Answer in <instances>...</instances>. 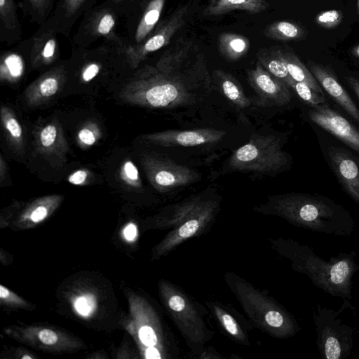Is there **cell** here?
<instances>
[{"instance_id":"cell-5","label":"cell","mask_w":359,"mask_h":359,"mask_svg":"<svg viewBox=\"0 0 359 359\" xmlns=\"http://www.w3.org/2000/svg\"><path fill=\"white\" fill-rule=\"evenodd\" d=\"M287 163V155L276 137L253 134L247 144L232 154L227 165L232 170L272 175Z\"/></svg>"},{"instance_id":"cell-26","label":"cell","mask_w":359,"mask_h":359,"mask_svg":"<svg viewBox=\"0 0 359 359\" xmlns=\"http://www.w3.org/2000/svg\"><path fill=\"white\" fill-rule=\"evenodd\" d=\"M290 88L293 89L296 93L305 102L311 106L325 103L324 95L318 93L304 82L293 81Z\"/></svg>"},{"instance_id":"cell-20","label":"cell","mask_w":359,"mask_h":359,"mask_svg":"<svg viewBox=\"0 0 359 359\" xmlns=\"http://www.w3.org/2000/svg\"><path fill=\"white\" fill-rule=\"evenodd\" d=\"M213 82L217 84L223 95L240 109L251 104L236 79L229 73L222 70H215L212 75Z\"/></svg>"},{"instance_id":"cell-32","label":"cell","mask_w":359,"mask_h":359,"mask_svg":"<svg viewBox=\"0 0 359 359\" xmlns=\"http://www.w3.org/2000/svg\"><path fill=\"white\" fill-rule=\"evenodd\" d=\"M200 222L197 219H191L186 222L178 230L179 236L186 238L194 235L198 230Z\"/></svg>"},{"instance_id":"cell-27","label":"cell","mask_w":359,"mask_h":359,"mask_svg":"<svg viewBox=\"0 0 359 359\" xmlns=\"http://www.w3.org/2000/svg\"><path fill=\"white\" fill-rule=\"evenodd\" d=\"M343 13L338 10H329L320 13L315 18L316 23L325 29H333L342 21Z\"/></svg>"},{"instance_id":"cell-19","label":"cell","mask_w":359,"mask_h":359,"mask_svg":"<svg viewBox=\"0 0 359 359\" xmlns=\"http://www.w3.org/2000/svg\"><path fill=\"white\" fill-rule=\"evenodd\" d=\"M32 38L26 39L5 51L1 55V72L2 76L19 78L25 69V55L31 52Z\"/></svg>"},{"instance_id":"cell-6","label":"cell","mask_w":359,"mask_h":359,"mask_svg":"<svg viewBox=\"0 0 359 359\" xmlns=\"http://www.w3.org/2000/svg\"><path fill=\"white\" fill-rule=\"evenodd\" d=\"M316 344L324 359H346L353 346V328L339 318V311L318 306L313 313Z\"/></svg>"},{"instance_id":"cell-36","label":"cell","mask_w":359,"mask_h":359,"mask_svg":"<svg viewBox=\"0 0 359 359\" xmlns=\"http://www.w3.org/2000/svg\"><path fill=\"white\" fill-rule=\"evenodd\" d=\"M48 215V210L43 205L34 208L29 215V219L34 223H39L43 221Z\"/></svg>"},{"instance_id":"cell-14","label":"cell","mask_w":359,"mask_h":359,"mask_svg":"<svg viewBox=\"0 0 359 359\" xmlns=\"http://www.w3.org/2000/svg\"><path fill=\"white\" fill-rule=\"evenodd\" d=\"M311 72L322 88L356 122L359 123V109L334 75L325 67L309 62Z\"/></svg>"},{"instance_id":"cell-18","label":"cell","mask_w":359,"mask_h":359,"mask_svg":"<svg viewBox=\"0 0 359 359\" xmlns=\"http://www.w3.org/2000/svg\"><path fill=\"white\" fill-rule=\"evenodd\" d=\"M266 0H211L203 11L204 16H218L234 10L256 14L269 8Z\"/></svg>"},{"instance_id":"cell-45","label":"cell","mask_w":359,"mask_h":359,"mask_svg":"<svg viewBox=\"0 0 359 359\" xmlns=\"http://www.w3.org/2000/svg\"><path fill=\"white\" fill-rule=\"evenodd\" d=\"M146 358H161V355L159 351L154 348L153 346H150L146 350Z\"/></svg>"},{"instance_id":"cell-7","label":"cell","mask_w":359,"mask_h":359,"mask_svg":"<svg viewBox=\"0 0 359 359\" xmlns=\"http://www.w3.org/2000/svg\"><path fill=\"white\" fill-rule=\"evenodd\" d=\"M188 13L187 6L181 7L157 25L153 32L140 44H126V53L133 66L144 60L149 54L170 44L174 34L184 25Z\"/></svg>"},{"instance_id":"cell-44","label":"cell","mask_w":359,"mask_h":359,"mask_svg":"<svg viewBox=\"0 0 359 359\" xmlns=\"http://www.w3.org/2000/svg\"><path fill=\"white\" fill-rule=\"evenodd\" d=\"M347 83L352 88V90L357 95L359 98V81L354 77L348 76L346 78Z\"/></svg>"},{"instance_id":"cell-11","label":"cell","mask_w":359,"mask_h":359,"mask_svg":"<svg viewBox=\"0 0 359 359\" xmlns=\"http://www.w3.org/2000/svg\"><path fill=\"white\" fill-rule=\"evenodd\" d=\"M58 30L49 18L31 36L30 59L36 66L47 65L55 60L59 55Z\"/></svg>"},{"instance_id":"cell-42","label":"cell","mask_w":359,"mask_h":359,"mask_svg":"<svg viewBox=\"0 0 359 359\" xmlns=\"http://www.w3.org/2000/svg\"><path fill=\"white\" fill-rule=\"evenodd\" d=\"M87 173L84 170H78L69 177V182L74 184H81L85 182Z\"/></svg>"},{"instance_id":"cell-38","label":"cell","mask_w":359,"mask_h":359,"mask_svg":"<svg viewBox=\"0 0 359 359\" xmlns=\"http://www.w3.org/2000/svg\"><path fill=\"white\" fill-rule=\"evenodd\" d=\"M6 127L11 135L15 137H20L22 135V128L18 121L15 118H10L7 121Z\"/></svg>"},{"instance_id":"cell-8","label":"cell","mask_w":359,"mask_h":359,"mask_svg":"<svg viewBox=\"0 0 359 359\" xmlns=\"http://www.w3.org/2000/svg\"><path fill=\"white\" fill-rule=\"evenodd\" d=\"M248 78L262 104L283 106L290 102V88L268 72L259 62H257L255 68L248 70Z\"/></svg>"},{"instance_id":"cell-22","label":"cell","mask_w":359,"mask_h":359,"mask_svg":"<svg viewBox=\"0 0 359 359\" xmlns=\"http://www.w3.org/2000/svg\"><path fill=\"white\" fill-rule=\"evenodd\" d=\"M218 48L223 57L229 61H236L247 54L250 41L244 36L224 32L219 36Z\"/></svg>"},{"instance_id":"cell-46","label":"cell","mask_w":359,"mask_h":359,"mask_svg":"<svg viewBox=\"0 0 359 359\" xmlns=\"http://www.w3.org/2000/svg\"><path fill=\"white\" fill-rule=\"evenodd\" d=\"M102 1H111L116 4H124L128 5H132V2H134L137 0H98Z\"/></svg>"},{"instance_id":"cell-34","label":"cell","mask_w":359,"mask_h":359,"mask_svg":"<svg viewBox=\"0 0 359 359\" xmlns=\"http://www.w3.org/2000/svg\"><path fill=\"white\" fill-rule=\"evenodd\" d=\"M57 135L56 128L54 126H48L43 128L41 133V142L44 147H49L53 144Z\"/></svg>"},{"instance_id":"cell-28","label":"cell","mask_w":359,"mask_h":359,"mask_svg":"<svg viewBox=\"0 0 359 359\" xmlns=\"http://www.w3.org/2000/svg\"><path fill=\"white\" fill-rule=\"evenodd\" d=\"M76 311L83 316L92 313L95 308V300L92 294H87L78 297L74 302Z\"/></svg>"},{"instance_id":"cell-1","label":"cell","mask_w":359,"mask_h":359,"mask_svg":"<svg viewBox=\"0 0 359 359\" xmlns=\"http://www.w3.org/2000/svg\"><path fill=\"white\" fill-rule=\"evenodd\" d=\"M144 76L147 103L155 108L184 109L199 105L212 93L213 80L203 51L193 40L180 37L162 53Z\"/></svg>"},{"instance_id":"cell-9","label":"cell","mask_w":359,"mask_h":359,"mask_svg":"<svg viewBox=\"0 0 359 359\" xmlns=\"http://www.w3.org/2000/svg\"><path fill=\"white\" fill-rule=\"evenodd\" d=\"M309 116L311 121L359 152V131L338 112L321 104L312 106Z\"/></svg>"},{"instance_id":"cell-41","label":"cell","mask_w":359,"mask_h":359,"mask_svg":"<svg viewBox=\"0 0 359 359\" xmlns=\"http://www.w3.org/2000/svg\"><path fill=\"white\" fill-rule=\"evenodd\" d=\"M124 171L129 179L132 180H137L138 179V170L131 161H128L125 163Z\"/></svg>"},{"instance_id":"cell-2","label":"cell","mask_w":359,"mask_h":359,"mask_svg":"<svg viewBox=\"0 0 359 359\" xmlns=\"http://www.w3.org/2000/svg\"><path fill=\"white\" fill-rule=\"evenodd\" d=\"M278 203L282 213L299 226L340 236H351L354 231L350 215L325 198L290 194L281 196Z\"/></svg>"},{"instance_id":"cell-29","label":"cell","mask_w":359,"mask_h":359,"mask_svg":"<svg viewBox=\"0 0 359 359\" xmlns=\"http://www.w3.org/2000/svg\"><path fill=\"white\" fill-rule=\"evenodd\" d=\"M36 336L38 339L46 346L56 345L59 341V335L53 330L42 328L37 331Z\"/></svg>"},{"instance_id":"cell-39","label":"cell","mask_w":359,"mask_h":359,"mask_svg":"<svg viewBox=\"0 0 359 359\" xmlns=\"http://www.w3.org/2000/svg\"><path fill=\"white\" fill-rule=\"evenodd\" d=\"M170 307L175 311H182L185 307V302L180 296L174 295L169 299Z\"/></svg>"},{"instance_id":"cell-12","label":"cell","mask_w":359,"mask_h":359,"mask_svg":"<svg viewBox=\"0 0 359 359\" xmlns=\"http://www.w3.org/2000/svg\"><path fill=\"white\" fill-rule=\"evenodd\" d=\"M332 168L346 191L359 203V165L346 151L335 148L329 149Z\"/></svg>"},{"instance_id":"cell-16","label":"cell","mask_w":359,"mask_h":359,"mask_svg":"<svg viewBox=\"0 0 359 359\" xmlns=\"http://www.w3.org/2000/svg\"><path fill=\"white\" fill-rule=\"evenodd\" d=\"M98 0H57L50 18L60 35L69 37L72 28Z\"/></svg>"},{"instance_id":"cell-35","label":"cell","mask_w":359,"mask_h":359,"mask_svg":"<svg viewBox=\"0 0 359 359\" xmlns=\"http://www.w3.org/2000/svg\"><path fill=\"white\" fill-rule=\"evenodd\" d=\"M0 298L6 303L14 304L15 305H22L24 302L22 299L19 298V297L16 296L4 285H0Z\"/></svg>"},{"instance_id":"cell-23","label":"cell","mask_w":359,"mask_h":359,"mask_svg":"<svg viewBox=\"0 0 359 359\" xmlns=\"http://www.w3.org/2000/svg\"><path fill=\"white\" fill-rule=\"evenodd\" d=\"M280 53L290 75L294 81L304 82L318 93L324 95L322 87L318 81L293 52L280 49Z\"/></svg>"},{"instance_id":"cell-43","label":"cell","mask_w":359,"mask_h":359,"mask_svg":"<svg viewBox=\"0 0 359 359\" xmlns=\"http://www.w3.org/2000/svg\"><path fill=\"white\" fill-rule=\"evenodd\" d=\"M123 235L127 241H133L137 236L136 226L133 224H128L123 230Z\"/></svg>"},{"instance_id":"cell-37","label":"cell","mask_w":359,"mask_h":359,"mask_svg":"<svg viewBox=\"0 0 359 359\" xmlns=\"http://www.w3.org/2000/svg\"><path fill=\"white\" fill-rule=\"evenodd\" d=\"M222 322L226 330L232 335L238 334V327L234 319L229 314L222 316Z\"/></svg>"},{"instance_id":"cell-47","label":"cell","mask_w":359,"mask_h":359,"mask_svg":"<svg viewBox=\"0 0 359 359\" xmlns=\"http://www.w3.org/2000/svg\"><path fill=\"white\" fill-rule=\"evenodd\" d=\"M351 53L353 55L359 58V44L352 49Z\"/></svg>"},{"instance_id":"cell-24","label":"cell","mask_w":359,"mask_h":359,"mask_svg":"<svg viewBox=\"0 0 359 359\" xmlns=\"http://www.w3.org/2000/svg\"><path fill=\"white\" fill-rule=\"evenodd\" d=\"M264 35L272 40L289 41L302 40L306 33L303 27L294 22L279 20L266 26Z\"/></svg>"},{"instance_id":"cell-48","label":"cell","mask_w":359,"mask_h":359,"mask_svg":"<svg viewBox=\"0 0 359 359\" xmlns=\"http://www.w3.org/2000/svg\"><path fill=\"white\" fill-rule=\"evenodd\" d=\"M357 8H358V11L359 12V0H358V2H357Z\"/></svg>"},{"instance_id":"cell-10","label":"cell","mask_w":359,"mask_h":359,"mask_svg":"<svg viewBox=\"0 0 359 359\" xmlns=\"http://www.w3.org/2000/svg\"><path fill=\"white\" fill-rule=\"evenodd\" d=\"M225 135L226 132L224 130L199 128L187 130H166L151 135L149 138L164 146L196 147L216 143Z\"/></svg>"},{"instance_id":"cell-30","label":"cell","mask_w":359,"mask_h":359,"mask_svg":"<svg viewBox=\"0 0 359 359\" xmlns=\"http://www.w3.org/2000/svg\"><path fill=\"white\" fill-rule=\"evenodd\" d=\"M39 88L43 95L49 97L57 90L58 81L54 76H49L41 82Z\"/></svg>"},{"instance_id":"cell-25","label":"cell","mask_w":359,"mask_h":359,"mask_svg":"<svg viewBox=\"0 0 359 359\" xmlns=\"http://www.w3.org/2000/svg\"><path fill=\"white\" fill-rule=\"evenodd\" d=\"M56 0H22L24 12L32 22L42 25L52 15Z\"/></svg>"},{"instance_id":"cell-21","label":"cell","mask_w":359,"mask_h":359,"mask_svg":"<svg viewBox=\"0 0 359 359\" xmlns=\"http://www.w3.org/2000/svg\"><path fill=\"white\" fill-rule=\"evenodd\" d=\"M257 62L271 74L285 83L289 88L294 79L290 75L283 62L280 48H261L257 53Z\"/></svg>"},{"instance_id":"cell-17","label":"cell","mask_w":359,"mask_h":359,"mask_svg":"<svg viewBox=\"0 0 359 359\" xmlns=\"http://www.w3.org/2000/svg\"><path fill=\"white\" fill-rule=\"evenodd\" d=\"M22 37L15 0H0V41L7 46L17 44Z\"/></svg>"},{"instance_id":"cell-40","label":"cell","mask_w":359,"mask_h":359,"mask_svg":"<svg viewBox=\"0 0 359 359\" xmlns=\"http://www.w3.org/2000/svg\"><path fill=\"white\" fill-rule=\"evenodd\" d=\"M79 137L81 142L88 145H92L95 142V137L93 132L86 128L79 132Z\"/></svg>"},{"instance_id":"cell-33","label":"cell","mask_w":359,"mask_h":359,"mask_svg":"<svg viewBox=\"0 0 359 359\" xmlns=\"http://www.w3.org/2000/svg\"><path fill=\"white\" fill-rule=\"evenodd\" d=\"M139 336L142 342L150 347L157 342V337L154 330L149 326H142L139 330Z\"/></svg>"},{"instance_id":"cell-13","label":"cell","mask_w":359,"mask_h":359,"mask_svg":"<svg viewBox=\"0 0 359 359\" xmlns=\"http://www.w3.org/2000/svg\"><path fill=\"white\" fill-rule=\"evenodd\" d=\"M154 171V182L163 189L190 185L199 178V174L196 170L168 160L156 163Z\"/></svg>"},{"instance_id":"cell-31","label":"cell","mask_w":359,"mask_h":359,"mask_svg":"<svg viewBox=\"0 0 359 359\" xmlns=\"http://www.w3.org/2000/svg\"><path fill=\"white\" fill-rule=\"evenodd\" d=\"M265 320L266 323L271 327H280L282 326H285L287 327L291 332L292 330L285 325V318L280 312L276 311H270L266 313Z\"/></svg>"},{"instance_id":"cell-4","label":"cell","mask_w":359,"mask_h":359,"mask_svg":"<svg viewBox=\"0 0 359 359\" xmlns=\"http://www.w3.org/2000/svg\"><path fill=\"white\" fill-rule=\"evenodd\" d=\"M129 6L111 1L95 4L82 16L72 39V48H84L98 41H125L119 32L122 20L132 13Z\"/></svg>"},{"instance_id":"cell-15","label":"cell","mask_w":359,"mask_h":359,"mask_svg":"<svg viewBox=\"0 0 359 359\" xmlns=\"http://www.w3.org/2000/svg\"><path fill=\"white\" fill-rule=\"evenodd\" d=\"M165 0H149L135 25L124 33L126 45L136 46L142 43L154 30L161 15Z\"/></svg>"},{"instance_id":"cell-3","label":"cell","mask_w":359,"mask_h":359,"mask_svg":"<svg viewBox=\"0 0 359 359\" xmlns=\"http://www.w3.org/2000/svg\"><path fill=\"white\" fill-rule=\"evenodd\" d=\"M292 248L298 271L307 275L313 285L333 297L351 299L352 278L359 269L355 252H340L326 261L309 246L295 244Z\"/></svg>"}]
</instances>
